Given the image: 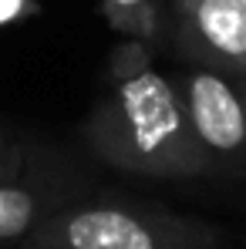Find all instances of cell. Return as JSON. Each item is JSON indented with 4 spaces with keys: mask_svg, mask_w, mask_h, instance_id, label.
Masks as SVG:
<instances>
[{
    "mask_svg": "<svg viewBox=\"0 0 246 249\" xmlns=\"http://www.w3.org/2000/svg\"><path fill=\"white\" fill-rule=\"evenodd\" d=\"M101 14L118 37L149 47L169 37V0H101Z\"/></svg>",
    "mask_w": 246,
    "mask_h": 249,
    "instance_id": "8992f818",
    "label": "cell"
},
{
    "mask_svg": "<svg viewBox=\"0 0 246 249\" xmlns=\"http://www.w3.org/2000/svg\"><path fill=\"white\" fill-rule=\"evenodd\" d=\"M64 202H71V196L57 185L31 182L24 175L0 178V246L3 243L24 246L31 232Z\"/></svg>",
    "mask_w": 246,
    "mask_h": 249,
    "instance_id": "5b68a950",
    "label": "cell"
},
{
    "mask_svg": "<svg viewBox=\"0 0 246 249\" xmlns=\"http://www.w3.org/2000/svg\"><path fill=\"white\" fill-rule=\"evenodd\" d=\"M236 3H243V7H246V0H236Z\"/></svg>",
    "mask_w": 246,
    "mask_h": 249,
    "instance_id": "9c48e42d",
    "label": "cell"
},
{
    "mask_svg": "<svg viewBox=\"0 0 246 249\" xmlns=\"http://www.w3.org/2000/svg\"><path fill=\"white\" fill-rule=\"evenodd\" d=\"M212 178H246V78L186 64L175 78Z\"/></svg>",
    "mask_w": 246,
    "mask_h": 249,
    "instance_id": "3957f363",
    "label": "cell"
},
{
    "mask_svg": "<svg viewBox=\"0 0 246 249\" xmlns=\"http://www.w3.org/2000/svg\"><path fill=\"white\" fill-rule=\"evenodd\" d=\"M169 41L186 64L246 78V7L236 0H169Z\"/></svg>",
    "mask_w": 246,
    "mask_h": 249,
    "instance_id": "277c9868",
    "label": "cell"
},
{
    "mask_svg": "<svg viewBox=\"0 0 246 249\" xmlns=\"http://www.w3.org/2000/svg\"><path fill=\"white\" fill-rule=\"evenodd\" d=\"M223 229L142 202H64L24 249H216Z\"/></svg>",
    "mask_w": 246,
    "mask_h": 249,
    "instance_id": "7a4b0ae2",
    "label": "cell"
},
{
    "mask_svg": "<svg viewBox=\"0 0 246 249\" xmlns=\"http://www.w3.org/2000/svg\"><path fill=\"white\" fill-rule=\"evenodd\" d=\"M41 14V0H0V31L17 27Z\"/></svg>",
    "mask_w": 246,
    "mask_h": 249,
    "instance_id": "52a82bcc",
    "label": "cell"
},
{
    "mask_svg": "<svg viewBox=\"0 0 246 249\" xmlns=\"http://www.w3.org/2000/svg\"><path fill=\"white\" fill-rule=\"evenodd\" d=\"M24 172V152L17 148V142L0 128V178H14Z\"/></svg>",
    "mask_w": 246,
    "mask_h": 249,
    "instance_id": "ba28073f",
    "label": "cell"
},
{
    "mask_svg": "<svg viewBox=\"0 0 246 249\" xmlns=\"http://www.w3.org/2000/svg\"><path fill=\"white\" fill-rule=\"evenodd\" d=\"M81 142L98 162L138 178H209L179 81L155 68L152 47L142 41L122 37L112 47Z\"/></svg>",
    "mask_w": 246,
    "mask_h": 249,
    "instance_id": "6da1fadb",
    "label": "cell"
}]
</instances>
